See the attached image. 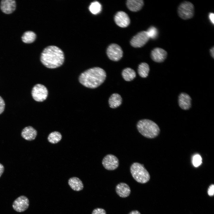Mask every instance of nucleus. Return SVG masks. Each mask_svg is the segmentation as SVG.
<instances>
[{
  "label": "nucleus",
  "mask_w": 214,
  "mask_h": 214,
  "mask_svg": "<svg viewBox=\"0 0 214 214\" xmlns=\"http://www.w3.org/2000/svg\"><path fill=\"white\" fill-rule=\"evenodd\" d=\"M192 163L194 166L197 167L202 163V158L199 154L195 155L193 158Z\"/></svg>",
  "instance_id": "nucleus-25"
},
{
  "label": "nucleus",
  "mask_w": 214,
  "mask_h": 214,
  "mask_svg": "<svg viewBox=\"0 0 214 214\" xmlns=\"http://www.w3.org/2000/svg\"><path fill=\"white\" fill-rule=\"evenodd\" d=\"M139 132L144 137L152 139L159 134L160 128L158 125L153 121L148 119L139 120L136 125Z\"/></svg>",
  "instance_id": "nucleus-3"
},
{
  "label": "nucleus",
  "mask_w": 214,
  "mask_h": 214,
  "mask_svg": "<svg viewBox=\"0 0 214 214\" xmlns=\"http://www.w3.org/2000/svg\"><path fill=\"white\" fill-rule=\"evenodd\" d=\"M210 54L211 56L214 58V47L213 46L210 49Z\"/></svg>",
  "instance_id": "nucleus-32"
},
{
  "label": "nucleus",
  "mask_w": 214,
  "mask_h": 214,
  "mask_svg": "<svg viewBox=\"0 0 214 214\" xmlns=\"http://www.w3.org/2000/svg\"><path fill=\"white\" fill-rule=\"evenodd\" d=\"M209 18L210 19L212 23L213 24L214 23V14L213 13H210L209 15Z\"/></svg>",
  "instance_id": "nucleus-30"
},
{
  "label": "nucleus",
  "mask_w": 214,
  "mask_h": 214,
  "mask_svg": "<svg viewBox=\"0 0 214 214\" xmlns=\"http://www.w3.org/2000/svg\"><path fill=\"white\" fill-rule=\"evenodd\" d=\"M114 20L117 25L122 28L127 27L130 23V19L128 14L122 11L117 13L114 17Z\"/></svg>",
  "instance_id": "nucleus-12"
},
{
  "label": "nucleus",
  "mask_w": 214,
  "mask_h": 214,
  "mask_svg": "<svg viewBox=\"0 0 214 214\" xmlns=\"http://www.w3.org/2000/svg\"><path fill=\"white\" fill-rule=\"evenodd\" d=\"M128 214H141L140 212L137 210H133L130 212Z\"/></svg>",
  "instance_id": "nucleus-33"
},
{
  "label": "nucleus",
  "mask_w": 214,
  "mask_h": 214,
  "mask_svg": "<svg viewBox=\"0 0 214 214\" xmlns=\"http://www.w3.org/2000/svg\"><path fill=\"white\" fill-rule=\"evenodd\" d=\"M62 139V135L59 132L55 131L50 133L48 137V141L51 143L55 144L59 142Z\"/></svg>",
  "instance_id": "nucleus-23"
},
{
  "label": "nucleus",
  "mask_w": 214,
  "mask_h": 214,
  "mask_svg": "<svg viewBox=\"0 0 214 214\" xmlns=\"http://www.w3.org/2000/svg\"><path fill=\"white\" fill-rule=\"evenodd\" d=\"M115 191L117 194L122 198L128 197L131 193L130 187L124 182H120L117 184L115 187Z\"/></svg>",
  "instance_id": "nucleus-14"
},
{
  "label": "nucleus",
  "mask_w": 214,
  "mask_h": 214,
  "mask_svg": "<svg viewBox=\"0 0 214 214\" xmlns=\"http://www.w3.org/2000/svg\"><path fill=\"white\" fill-rule=\"evenodd\" d=\"M4 171V167L3 165L0 163V177Z\"/></svg>",
  "instance_id": "nucleus-31"
},
{
  "label": "nucleus",
  "mask_w": 214,
  "mask_h": 214,
  "mask_svg": "<svg viewBox=\"0 0 214 214\" xmlns=\"http://www.w3.org/2000/svg\"><path fill=\"white\" fill-rule=\"evenodd\" d=\"M102 164L104 168L108 170H114L118 167L119 161L117 158L112 154H108L103 158Z\"/></svg>",
  "instance_id": "nucleus-9"
},
{
  "label": "nucleus",
  "mask_w": 214,
  "mask_h": 214,
  "mask_svg": "<svg viewBox=\"0 0 214 214\" xmlns=\"http://www.w3.org/2000/svg\"><path fill=\"white\" fill-rule=\"evenodd\" d=\"M150 38L146 31H142L135 35L130 41L131 45L135 48H140L144 46Z\"/></svg>",
  "instance_id": "nucleus-7"
},
{
  "label": "nucleus",
  "mask_w": 214,
  "mask_h": 214,
  "mask_svg": "<svg viewBox=\"0 0 214 214\" xmlns=\"http://www.w3.org/2000/svg\"><path fill=\"white\" fill-rule=\"evenodd\" d=\"M89 9L92 14L96 15L100 12L102 9V7L98 2L95 1L91 4Z\"/></svg>",
  "instance_id": "nucleus-24"
},
{
  "label": "nucleus",
  "mask_w": 214,
  "mask_h": 214,
  "mask_svg": "<svg viewBox=\"0 0 214 214\" xmlns=\"http://www.w3.org/2000/svg\"><path fill=\"white\" fill-rule=\"evenodd\" d=\"M37 135V131L31 126H28L24 128L21 133L22 137L24 139L28 141L34 140Z\"/></svg>",
  "instance_id": "nucleus-16"
},
{
  "label": "nucleus",
  "mask_w": 214,
  "mask_h": 214,
  "mask_svg": "<svg viewBox=\"0 0 214 214\" xmlns=\"http://www.w3.org/2000/svg\"><path fill=\"white\" fill-rule=\"evenodd\" d=\"M130 171L134 179L137 182L144 184L149 181L150 175L144 165L134 162L131 166Z\"/></svg>",
  "instance_id": "nucleus-4"
},
{
  "label": "nucleus",
  "mask_w": 214,
  "mask_h": 214,
  "mask_svg": "<svg viewBox=\"0 0 214 214\" xmlns=\"http://www.w3.org/2000/svg\"><path fill=\"white\" fill-rule=\"evenodd\" d=\"M5 106L4 101L2 97L0 96V114L4 111Z\"/></svg>",
  "instance_id": "nucleus-28"
},
{
  "label": "nucleus",
  "mask_w": 214,
  "mask_h": 214,
  "mask_svg": "<svg viewBox=\"0 0 214 214\" xmlns=\"http://www.w3.org/2000/svg\"><path fill=\"white\" fill-rule=\"evenodd\" d=\"M167 52L164 49L159 47L154 48L151 51L150 56L152 60L155 62L161 63L167 58Z\"/></svg>",
  "instance_id": "nucleus-11"
},
{
  "label": "nucleus",
  "mask_w": 214,
  "mask_h": 214,
  "mask_svg": "<svg viewBox=\"0 0 214 214\" xmlns=\"http://www.w3.org/2000/svg\"><path fill=\"white\" fill-rule=\"evenodd\" d=\"M128 9L133 12H137L140 10L144 5L142 0H128L126 2Z\"/></svg>",
  "instance_id": "nucleus-17"
},
{
  "label": "nucleus",
  "mask_w": 214,
  "mask_h": 214,
  "mask_svg": "<svg viewBox=\"0 0 214 214\" xmlns=\"http://www.w3.org/2000/svg\"><path fill=\"white\" fill-rule=\"evenodd\" d=\"M122 74L123 78L127 81H130L136 77V73L135 71L129 67L124 69Z\"/></svg>",
  "instance_id": "nucleus-20"
},
{
  "label": "nucleus",
  "mask_w": 214,
  "mask_h": 214,
  "mask_svg": "<svg viewBox=\"0 0 214 214\" xmlns=\"http://www.w3.org/2000/svg\"><path fill=\"white\" fill-rule=\"evenodd\" d=\"M150 69L149 65L145 62L140 64L138 68V73L142 78H146L148 75Z\"/></svg>",
  "instance_id": "nucleus-21"
},
{
  "label": "nucleus",
  "mask_w": 214,
  "mask_h": 214,
  "mask_svg": "<svg viewBox=\"0 0 214 214\" xmlns=\"http://www.w3.org/2000/svg\"><path fill=\"white\" fill-rule=\"evenodd\" d=\"M32 95L33 98L35 101L42 102L47 98L48 91L44 85L40 84H37L33 88Z\"/></svg>",
  "instance_id": "nucleus-6"
},
{
  "label": "nucleus",
  "mask_w": 214,
  "mask_h": 214,
  "mask_svg": "<svg viewBox=\"0 0 214 214\" xmlns=\"http://www.w3.org/2000/svg\"><path fill=\"white\" fill-rule=\"evenodd\" d=\"M146 31L150 38L154 39L157 36V30L154 27H150Z\"/></svg>",
  "instance_id": "nucleus-26"
},
{
  "label": "nucleus",
  "mask_w": 214,
  "mask_h": 214,
  "mask_svg": "<svg viewBox=\"0 0 214 214\" xmlns=\"http://www.w3.org/2000/svg\"><path fill=\"white\" fill-rule=\"evenodd\" d=\"M177 13L179 16L183 20L191 19L193 17L195 14L194 5L190 1H184L178 7Z\"/></svg>",
  "instance_id": "nucleus-5"
},
{
  "label": "nucleus",
  "mask_w": 214,
  "mask_h": 214,
  "mask_svg": "<svg viewBox=\"0 0 214 214\" xmlns=\"http://www.w3.org/2000/svg\"><path fill=\"white\" fill-rule=\"evenodd\" d=\"M68 184L73 190L79 191L84 188V185L82 181L78 178L73 177L70 178L68 181Z\"/></svg>",
  "instance_id": "nucleus-18"
},
{
  "label": "nucleus",
  "mask_w": 214,
  "mask_h": 214,
  "mask_svg": "<svg viewBox=\"0 0 214 214\" xmlns=\"http://www.w3.org/2000/svg\"><path fill=\"white\" fill-rule=\"evenodd\" d=\"M191 98L189 95L185 93H182L180 94L178 97L179 106L183 110H188L191 107Z\"/></svg>",
  "instance_id": "nucleus-15"
},
{
  "label": "nucleus",
  "mask_w": 214,
  "mask_h": 214,
  "mask_svg": "<svg viewBox=\"0 0 214 214\" xmlns=\"http://www.w3.org/2000/svg\"><path fill=\"white\" fill-rule=\"evenodd\" d=\"M106 77L105 71L100 67H96L90 68L81 73L79 81L86 87L95 88L101 84Z\"/></svg>",
  "instance_id": "nucleus-1"
},
{
  "label": "nucleus",
  "mask_w": 214,
  "mask_h": 214,
  "mask_svg": "<svg viewBox=\"0 0 214 214\" xmlns=\"http://www.w3.org/2000/svg\"><path fill=\"white\" fill-rule=\"evenodd\" d=\"M64 60L62 51L58 47L51 45L45 48L42 53L40 61L46 67L55 68L60 67Z\"/></svg>",
  "instance_id": "nucleus-2"
},
{
  "label": "nucleus",
  "mask_w": 214,
  "mask_h": 214,
  "mask_svg": "<svg viewBox=\"0 0 214 214\" xmlns=\"http://www.w3.org/2000/svg\"><path fill=\"white\" fill-rule=\"evenodd\" d=\"M16 3L14 0H3L1 2L0 8L2 11L6 14L12 13L15 10Z\"/></svg>",
  "instance_id": "nucleus-13"
},
{
  "label": "nucleus",
  "mask_w": 214,
  "mask_h": 214,
  "mask_svg": "<svg viewBox=\"0 0 214 214\" xmlns=\"http://www.w3.org/2000/svg\"><path fill=\"white\" fill-rule=\"evenodd\" d=\"M92 214H107L106 210L103 209L97 208L92 211Z\"/></svg>",
  "instance_id": "nucleus-27"
},
{
  "label": "nucleus",
  "mask_w": 214,
  "mask_h": 214,
  "mask_svg": "<svg viewBox=\"0 0 214 214\" xmlns=\"http://www.w3.org/2000/svg\"><path fill=\"white\" fill-rule=\"evenodd\" d=\"M29 206V201L25 196H21L17 198L12 204L13 209L16 211L22 212L26 210Z\"/></svg>",
  "instance_id": "nucleus-10"
},
{
  "label": "nucleus",
  "mask_w": 214,
  "mask_h": 214,
  "mask_svg": "<svg viewBox=\"0 0 214 214\" xmlns=\"http://www.w3.org/2000/svg\"><path fill=\"white\" fill-rule=\"evenodd\" d=\"M207 193L210 196H213L214 194V185L213 184L211 185L207 190Z\"/></svg>",
  "instance_id": "nucleus-29"
},
{
  "label": "nucleus",
  "mask_w": 214,
  "mask_h": 214,
  "mask_svg": "<svg viewBox=\"0 0 214 214\" xmlns=\"http://www.w3.org/2000/svg\"><path fill=\"white\" fill-rule=\"evenodd\" d=\"M122 103V98L121 96L117 93H114L110 97L108 100L110 107L115 108L119 106Z\"/></svg>",
  "instance_id": "nucleus-19"
},
{
  "label": "nucleus",
  "mask_w": 214,
  "mask_h": 214,
  "mask_svg": "<svg viewBox=\"0 0 214 214\" xmlns=\"http://www.w3.org/2000/svg\"><path fill=\"white\" fill-rule=\"evenodd\" d=\"M106 53L108 56L111 60L117 61L119 60L123 56V51L121 48L118 45L113 43L108 47Z\"/></svg>",
  "instance_id": "nucleus-8"
},
{
  "label": "nucleus",
  "mask_w": 214,
  "mask_h": 214,
  "mask_svg": "<svg viewBox=\"0 0 214 214\" xmlns=\"http://www.w3.org/2000/svg\"><path fill=\"white\" fill-rule=\"evenodd\" d=\"M36 34L33 32L27 31L25 32L22 37V40L24 43H30L34 42L36 38Z\"/></svg>",
  "instance_id": "nucleus-22"
}]
</instances>
